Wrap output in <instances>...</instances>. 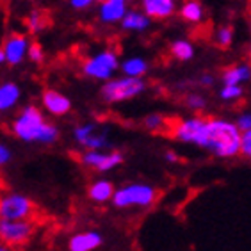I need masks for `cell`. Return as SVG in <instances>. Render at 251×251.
<instances>
[{
	"label": "cell",
	"mask_w": 251,
	"mask_h": 251,
	"mask_svg": "<svg viewBox=\"0 0 251 251\" xmlns=\"http://www.w3.org/2000/svg\"><path fill=\"white\" fill-rule=\"evenodd\" d=\"M11 132L20 141L36 145H53L59 139V128L50 123L36 105L22 107L11 123Z\"/></svg>",
	"instance_id": "6da1fadb"
},
{
	"label": "cell",
	"mask_w": 251,
	"mask_h": 251,
	"mask_svg": "<svg viewBox=\"0 0 251 251\" xmlns=\"http://www.w3.org/2000/svg\"><path fill=\"white\" fill-rule=\"evenodd\" d=\"M205 150H210L216 157L232 159L241 153V130L235 123L221 118H210L205 123Z\"/></svg>",
	"instance_id": "7a4b0ae2"
},
{
	"label": "cell",
	"mask_w": 251,
	"mask_h": 251,
	"mask_svg": "<svg viewBox=\"0 0 251 251\" xmlns=\"http://www.w3.org/2000/svg\"><path fill=\"white\" fill-rule=\"evenodd\" d=\"M146 82L143 77H123L109 78L103 82L100 89V97L105 103H121V101L132 100V98L139 97L141 93H145Z\"/></svg>",
	"instance_id": "3957f363"
},
{
	"label": "cell",
	"mask_w": 251,
	"mask_h": 251,
	"mask_svg": "<svg viewBox=\"0 0 251 251\" xmlns=\"http://www.w3.org/2000/svg\"><path fill=\"white\" fill-rule=\"evenodd\" d=\"M120 70V55L116 50L105 49L93 53L82 63V73L87 78L105 82Z\"/></svg>",
	"instance_id": "277c9868"
},
{
	"label": "cell",
	"mask_w": 251,
	"mask_h": 251,
	"mask_svg": "<svg viewBox=\"0 0 251 251\" xmlns=\"http://www.w3.org/2000/svg\"><path fill=\"white\" fill-rule=\"evenodd\" d=\"M157 200V191L151 185L146 184H128L120 189H114L112 194V205L118 208L141 207L146 208Z\"/></svg>",
	"instance_id": "5b68a950"
},
{
	"label": "cell",
	"mask_w": 251,
	"mask_h": 251,
	"mask_svg": "<svg viewBox=\"0 0 251 251\" xmlns=\"http://www.w3.org/2000/svg\"><path fill=\"white\" fill-rule=\"evenodd\" d=\"M34 225L29 219H2L0 218V241L7 246H24L30 241Z\"/></svg>",
	"instance_id": "8992f818"
},
{
	"label": "cell",
	"mask_w": 251,
	"mask_h": 251,
	"mask_svg": "<svg viewBox=\"0 0 251 251\" xmlns=\"http://www.w3.org/2000/svg\"><path fill=\"white\" fill-rule=\"evenodd\" d=\"M205 123H207V118L200 116L180 120L171 128V135L180 143H189V145H196L200 148H203V143H205Z\"/></svg>",
	"instance_id": "52a82bcc"
},
{
	"label": "cell",
	"mask_w": 251,
	"mask_h": 251,
	"mask_svg": "<svg viewBox=\"0 0 251 251\" xmlns=\"http://www.w3.org/2000/svg\"><path fill=\"white\" fill-rule=\"evenodd\" d=\"M34 203L25 194L7 193L0 198V218L2 219H30Z\"/></svg>",
	"instance_id": "ba28073f"
},
{
	"label": "cell",
	"mask_w": 251,
	"mask_h": 251,
	"mask_svg": "<svg viewBox=\"0 0 251 251\" xmlns=\"http://www.w3.org/2000/svg\"><path fill=\"white\" fill-rule=\"evenodd\" d=\"M80 162L86 168H91L98 173H107L123 162V155L120 151H103V150H86L80 155Z\"/></svg>",
	"instance_id": "9c48e42d"
},
{
	"label": "cell",
	"mask_w": 251,
	"mask_h": 251,
	"mask_svg": "<svg viewBox=\"0 0 251 251\" xmlns=\"http://www.w3.org/2000/svg\"><path fill=\"white\" fill-rule=\"evenodd\" d=\"M29 38L22 32H11L4 39L2 52L5 55V64L9 66H20L27 59V50H29Z\"/></svg>",
	"instance_id": "30bf717a"
},
{
	"label": "cell",
	"mask_w": 251,
	"mask_h": 251,
	"mask_svg": "<svg viewBox=\"0 0 251 251\" xmlns=\"http://www.w3.org/2000/svg\"><path fill=\"white\" fill-rule=\"evenodd\" d=\"M41 105L49 114L57 118L66 116L72 111V100L57 89H45L41 93Z\"/></svg>",
	"instance_id": "8fae6325"
},
{
	"label": "cell",
	"mask_w": 251,
	"mask_h": 251,
	"mask_svg": "<svg viewBox=\"0 0 251 251\" xmlns=\"http://www.w3.org/2000/svg\"><path fill=\"white\" fill-rule=\"evenodd\" d=\"M128 11V0H103L98 5V20L103 25H116Z\"/></svg>",
	"instance_id": "7c38bea8"
},
{
	"label": "cell",
	"mask_w": 251,
	"mask_h": 251,
	"mask_svg": "<svg viewBox=\"0 0 251 251\" xmlns=\"http://www.w3.org/2000/svg\"><path fill=\"white\" fill-rule=\"evenodd\" d=\"M141 11L150 20H168L176 13V0H141Z\"/></svg>",
	"instance_id": "4fadbf2b"
},
{
	"label": "cell",
	"mask_w": 251,
	"mask_h": 251,
	"mask_svg": "<svg viewBox=\"0 0 251 251\" xmlns=\"http://www.w3.org/2000/svg\"><path fill=\"white\" fill-rule=\"evenodd\" d=\"M103 237L97 230H87V232L75 233L68 242V250L70 251H95L101 246Z\"/></svg>",
	"instance_id": "5bb4252c"
},
{
	"label": "cell",
	"mask_w": 251,
	"mask_h": 251,
	"mask_svg": "<svg viewBox=\"0 0 251 251\" xmlns=\"http://www.w3.org/2000/svg\"><path fill=\"white\" fill-rule=\"evenodd\" d=\"M20 98H22V89L16 82L7 80L0 84V114L13 111L20 103Z\"/></svg>",
	"instance_id": "9a60e30c"
},
{
	"label": "cell",
	"mask_w": 251,
	"mask_h": 251,
	"mask_svg": "<svg viewBox=\"0 0 251 251\" xmlns=\"http://www.w3.org/2000/svg\"><path fill=\"white\" fill-rule=\"evenodd\" d=\"M221 80L226 86H242L251 80V66L250 63H239L228 66L221 73Z\"/></svg>",
	"instance_id": "2e32d148"
},
{
	"label": "cell",
	"mask_w": 251,
	"mask_h": 251,
	"mask_svg": "<svg viewBox=\"0 0 251 251\" xmlns=\"http://www.w3.org/2000/svg\"><path fill=\"white\" fill-rule=\"evenodd\" d=\"M150 24L151 20L141 9H128L120 22L121 29L128 30V32H143V30H146L150 27Z\"/></svg>",
	"instance_id": "e0dca14e"
},
{
	"label": "cell",
	"mask_w": 251,
	"mask_h": 251,
	"mask_svg": "<svg viewBox=\"0 0 251 251\" xmlns=\"http://www.w3.org/2000/svg\"><path fill=\"white\" fill-rule=\"evenodd\" d=\"M112 194H114V185H112L111 180H105V178L95 180V182L89 185V189H87V196L95 203L111 201Z\"/></svg>",
	"instance_id": "ac0fdd59"
},
{
	"label": "cell",
	"mask_w": 251,
	"mask_h": 251,
	"mask_svg": "<svg viewBox=\"0 0 251 251\" xmlns=\"http://www.w3.org/2000/svg\"><path fill=\"white\" fill-rule=\"evenodd\" d=\"M148 68H150L148 61L141 55H132L120 61V70L123 72V75H128V77H145L148 73Z\"/></svg>",
	"instance_id": "d6986e66"
},
{
	"label": "cell",
	"mask_w": 251,
	"mask_h": 251,
	"mask_svg": "<svg viewBox=\"0 0 251 251\" xmlns=\"http://www.w3.org/2000/svg\"><path fill=\"white\" fill-rule=\"evenodd\" d=\"M180 15L187 24L196 25L201 24L203 18H205V9H203V4L200 0H185L182 9H180Z\"/></svg>",
	"instance_id": "ffe728a7"
},
{
	"label": "cell",
	"mask_w": 251,
	"mask_h": 251,
	"mask_svg": "<svg viewBox=\"0 0 251 251\" xmlns=\"http://www.w3.org/2000/svg\"><path fill=\"white\" fill-rule=\"evenodd\" d=\"M169 53L173 55L176 61H182V63H187L194 57V45L189 41V39H175L173 43L169 45Z\"/></svg>",
	"instance_id": "44dd1931"
},
{
	"label": "cell",
	"mask_w": 251,
	"mask_h": 251,
	"mask_svg": "<svg viewBox=\"0 0 251 251\" xmlns=\"http://www.w3.org/2000/svg\"><path fill=\"white\" fill-rule=\"evenodd\" d=\"M47 25H49V16L38 9H32L25 18V27H27V32L30 34L43 32L47 29Z\"/></svg>",
	"instance_id": "7402d4cb"
},
{
	"label": "cell",
	"mask_w": 251,
	"mask_h": 251,
	"mask_svg": "<svg viewBox=\"0 0 251 251\" xmlns=\"http://www.w3.org/2000/svg\"><path fill=\"white\" fill-rule=\"evenodd\" d=\"M80 146H82L84 150H105V148L111 146V143H109V139H107L105 132L95 130Z\"/></svg>",
	"instance_id": "603a6c76"
},
{
	"label": "cell",
	"mask_w": 251,
	"mask_h": 251,
	"mask_svg": "<svg viewBox=\"0 0 251 251\" xmlns=\"http://www.w3.org/2000/svg\"><path fill=\"white\" fill-rule=\"evenodd\" d=\"M216 43L219 49H228L233 43V29L230 25H221L216 30Z\"/></svg>",
	"instance_id": "cb8c5ba5"
},
{
	"label": "cell",
	"mask_w": 251,
	"mask_h": 251,
	"mask_svg": "<svg viewBox=\"0 0 251 251\" xmlns=\"http://www.w3.org/2000/svg\"><path fill=\"white\" fill-rule=\"evenodd\" d=\"M242 95H244V89L242 86H226V84H223L221 91H219V98L225 101H235V100H241Z\"/></svg>",
	"instance_id": "d4e9b609"
},
{
	"label": "cell",
	"mask_w": 251,
	"mask_h": 251,
	"mask_svg": "<svg viewBox=\"0 0 251 251\" xmlns=\"http://www.w3.org/2000/svg\"><path fill=\"white\" fill-rule=\"evenodd\" d=\"M145 126L150 132H159L168 126V120L162 114H148L145 118Z\"/></svg>",
	"instance_id": "484cf974"
},
{
	"label": "cell",
	"mask_w": 251,
	"mask_h": 251,
	"mask_svg": "<svg viewBox=\"0 0 251 251\" xmlns=\"http://www.w3.org/2000/svg\"><path fill=\"white\" fill-rule=\"evenodd\" d=\"M95 130H97V125H95V123H84V125H78V126H75V130H73V139L77 141L78 145H82L84 141H86Z\"/></svg>",
	"instance_id": "4316f807"
},
{
	"label": "cell",
	"mask_w": 251,
	"mask_h": 251,
	"mask_svg": "<svg viewBox=\"0 0 251 251\" xmlns=\"http://www.w3.org/2000/svg\"><path fill=\"white\" fill-rule=\"evenodd\" d=\"M185 105L191 109V111H203L207 107V100L203 95H198V93H191L185 97Z\"/></svg>",
	"instance_id": "83f0119b"
},
{
	"label": "cell",
	"mask_w": 251,
	"mask_h": 251,
	"mask_svg": "<svg viewBox=\"0 0 251 251\" xmlns=\"http://www.w3.org/2000/svg\"><path fill=\"white\" fill-rule=\"evenodd\" d=\"M27 59L34 64H41L45 61V50L39 43H30L27 50Z\"/></svg>",
	"instance_id": "f1b7e54d"
},
{
	"label": "cell",
	"mask_w": 251,
	"mask_h": 251,
	"mask_svg": "<svg viewBox=\"0 0 251 251\" xmlns=\"http://www.w3.org/2000/svg\"><path fill=\"white\" fill-rule=\"evenodd\" d=\"M241 153L251 159V128L241 132Z\"/></svg>",
	"instance_id": "f546056e"
},
{
	"label": "cell",
	"mask_w": 251,
	"mask_h": 251,
	"mask_svg": "<svg viewBox=\"0 0 251 251\" xmlns=\"http://www.w3.org/2000/svg\"><path fill=\"white\" fill-rule=\"evenodd\" d=\"M13 160V150L5 143H0V168L7 166Z\"/></svg>",
	"instance_id": "4dcf8cb0"
},
{
	"label": "cell",
	"mask_w": 251,
	"mask_h": 251,
	"mask_svg": "<svg viewBox=\"0 0 251 251\" xmlns=\"http://www.w3.org/2000/svg\"><path fill=\"white\" fill-rule=\"evenodd\" d=\"M235 125L239 126V130L244 132V130H250L251 128V112H244L241 116L237 118Z\"/></svg>",
	"instance_id": "1f68e13d"
},
{
	"label": "cell",
	"mask_w": 251,
	"mask_h": 251,
	"mask_svg": "<svg viewBox=\"0 0 251 251\" xmlns=\"http://www.w3.org/2000/svg\"><path fill=\"white\" fill-rule=\"evenodd\" d=\"M68 2H70V7L75 11H86L95 4V0H68Z\"/></svg>",
	"instance_id": "d6a6232c"
},
{
	"label": "cell",
	"mask_w": 251,
	"mask_h": 251,
	"mask_svg": "<svg viewBox=\"0 0 251 251\" xmlns=\"http://www.w3.org/2000/svg\"><path fill=\"white\" fill-rule=\"evenodd\" d=\"M200 84H201V86H205V87H210L214 84V77H212V75H207V73H205V75H201V77H200Z\"/></svg>",
	"instance_id": "836d02e7"
},
{
	"label": "cell",
	"mask_w": 251,
	"mask_h": 251,
	"mask_svg": "<svg viewBox=\"0 0 251 251\" xmlns=\"http://www.w3.org/2000/svg\"><path fill=\"white\" fill-rule=\"evenodd\" d=\"M166 160L168 162H178V155L175 151H166Z\"/></svg>",
	"instance_id": "e575fe53"
},
{
	"label": "cell",
	"mask_w": 251,
	"mask_h": 251,
	"mask_svg": "<svg viewBox=\"0 0 251 251\" xmlns=\"http://www.w3.org/2000/svg\"><path fill=\"white\" fill-rule=\"evenodd\" d=\"M0 251H13V248H11V246H7V244H5V242H2V241H0Z\"/></svg>",
	"instance_id": "d590c367"
},
{
	"label": "cell",
	"mask_w": 251,
	"mask_h": 251,
	"mask_svg": "<svg viewBox=\"0 0 251 251\" xmlns=\"http://www.w3.org/2000/svg\"><path fill=\"white\" fill-rule=\"evenodd\" d=\"M2 64H5V55H4V52H2V49H0V66Z\"/></svg>",
	"instance_id": "8d00e7d4"
},
{
	"label": "cell",
	"mask_w": 251,
	"mask_h": 251,
	"mask_svg": "<svg viewBox=\"0 0 251 251\" xmlns=\"http://www.w3.org/2000/svg\"><path fill=\"white\" fill-rule=\"evenodd\" d=\"M248 61H250V66H251V49H250V52H248Z\"/></svg>",
	"instance_id": "74e56055"
},
{
	"label": "cell",
	"mask_w": 251,
	"mask_h": 251,
	"mask_svg": "<svg viewBox=\"0 0 251 251\" xmlns=\"http://www.w3.org/2000/svg\"><path fill=\"white\" fill-rule=\"evenodd\" d=\"M101 2H103V0H95V4H101Z\"/></svg>",
	"instance_id": "f35d334b"
},
{
	"label": "cell",
	"mask_w": 251,
	"mask_h": 251,
	"mask_svg": "<svg viewBox=\"0 0 251 251\" xmlns=\"http://www.w3.org/2000/svg\"><path fill=\"white\" fill-rule=\"evenodd\" d=\"M0 7H2V2H0Z\"/></svg>",
	"instance_id": "ab89813d"
}]
</instances>
